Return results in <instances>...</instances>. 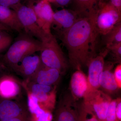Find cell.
I'll return each instance as SVG.
<instances>
[{
	"label": "cell",
	"instance_id": "15",
	"mask_svg": "<svg viewBox=\"0 0 121 121\" xmlns=\"http://www.w3.org/2000/svg\"><path fill=\"white\" fill-rule=\"evenodd\" d=\"M40 56L30 55L24 58L17 66L14 71L28 80L34 75L41 65Z\"/></svg>",
	"mask_w": 121,
	"mask_h": 121
},
{
	"label": "cell",
	"instance_id": "18",
	"mask_svg": "<svg viewBox=\"0 0 121 121\" xmlns=\"http://www.w3.org/2000/svg\"><path fill=\"white\" fill-rule=\"evenodd\" d=\"M0 22L19 33L24 31L16 13L9 7L0 5Z\"/></svg>",
	"mask_w": 121,
	"mask_h": 121
},
{
	"label": "cell",
	"instance_id": "31",
	"mask_svg": "<svg viewBox=\"0 0 121 121\" xmlns=\"http://www.w3.org/2000/svg\"><path fill=\"white\" fill-rule=\"evenodd\" d=\"M111 4L121 12V0H110Z\"/></svg>",
	"mask_w": 121,
	"mask_h": 121
},
{
	"label": "cell",
	"instance_id": "25",
	"mask_svg": "<svg viewBox=\"0 0 121 121\" xmlns=\"http://www.w3.org/2000/svg\"><path fill=\"white\" fill-rule=\"evenodd\" d=\"M116 104L117 99H112L108 108L106 121H117L115 112Z\"/></svg>",
	"mask_w": 121,
	"mask_h": 121
},
{
	"label": "cell",
	"instance_id": "22",
	"mask_svg": "<svg viewBox=\"0 0 121 121\" xmlns=\"http://www.w3.org/2000/svg\"><path fill=\"white\" fill-rule=\"evenodd\" d=\"M97 0H76L79 7L78 13L80 15H88L94 14L96 11L93 8Z\"/></svg>",
	"mask_w": 121,
	"mask_h": 121
},
{
	"label": "cell",
	"instance_id": "36",
	"mask_svg": "<svg viewBox=\"0 0 121 121\" xmlns=\"http://www.w3.org/2000/svg\"></svg>",
	"mask_w": 121,
	"mask_h": 121
},
{
	"label": "cell",
	"instance_id": "28",
	"mask_svg": "<svg viewBox=\"0 0 121 121\" xmlns=\"http://www.w3.org/2000/svg\"><path fill=\"white\" fill-rule=\"evenodd\" d=\"M117 121H121V98L117 99L116 109Z\"/></svg>",
	"mask_w": 121,
	"mask_h": 121
},
{
	"label": "cell",
	"instance_id": "27",
	"mask_svg": "<svg viewBox=\"0 0 121 121\" xmlns=\"http://www.w3.org/2000/svg\"><path fill=\"white\" fill-rule=\"evenodd\" d=\"M22 0H0V5L11 8L14 5L20 3Z\"/></svg>",
	"mask_w": 121,
	"mask_h": 121
},
{
	"label": "cell",
	"instance_id": "5",
	"mask_svg": "<svg viewBox=\"0 0 121 121\" xmlns=\"http://www.w3.org/2000/svg\"><path fill=\"white\" fill-rule=\"evenodd\" d=\"M23 86L37 100L41 108L51 112L55 108L56 87L46 86L27 81Z\"/></svg>",
	"mask_w": 121,
	"mask_h": 121
},
{
	"label": "cell",
	"instance_id": "3",
	"mask_svg": "<svg viewBox=\"0 0 121 121\" xmlns=\"http://www.w3.org/2000/svg\"><path fill=\"white\" fill-rule=\"evenodd\" d=\"M43 43V50L40 56L42 63L48 67L58 70L62 75L65 73L69 63L66 58L56 37L52 35Z\"/></svg>",
	"mask_w": 121,
	"mask_h": 121
},
{
	"label": "cell",
	"instance_id": "4",
	"mask_svg": "<svg viewBox=\"0 0 121 121\" xmlns=\"http://www.w3.org/2000/svg\"><path fill=\"white\" fill-rule=\"evenodd\" d=\"M16 12L25 32L44 43L52 34L48 35L41 29L37 23L36 16L33 9L30 5L19 3L11 8Z\"/></svg>",
	"mask_w": 121,
	"mask_h": 121
},
{
	"label": "cell",
	"instance_id": "35",
	"mask_svg": "<svg viewBox=\"0 0 121 121\" xmlns=\"http://www.w3.org/2000/svg\"><path fill=\"white\" fill-rule=\"evenodd\" d=\"M46 0L48 1L50 3V2H52L54 1V0Z\"/></svg>",
	"mask_w": 121,
	"mask_h": 121
},
{
	"label": "cell",
	"instance_id": "17",
	"mask_svg": "<svg viewBox=\"0 0 121 121\" xmlns=\"http://www.w3.org/2000/svg\"><path fill=\"white\" fill-rule=\"evenodd\" d=\"M20 84L10 76L0 77V98L11 99L17 97L20 91Z\"/></svg>",
	"mask_w": 121,
	"mask_h": 121
},
{
	"label": "cell",
	"instance_id": "11",
	"mask_svg": "<svg viewBox=\"0 0 121 121\" xmlns=\"http://www.w3.org/2000/svg\"><path fill=\"white\" fill-rule=\"evenodd\" d=\"M78 13L66 9L54 13L51 28L59 37L73 25L79 17Z\"/></svg>",
	"mask_w": 121,
	"mask_h": 121
},
{
	"label": "cell",
	"instance_id": "9",
	"mask_svg": "<svg viewBox=\"0 0 121 121\" xmlns=\"http://www.w3.org/2000/svg\"><path fill=\"white\" fill-rule=\"evenodd\" d=\"M108 53L109 51L106 48L97 55H96L89 62L87 66L88 88L87 91L99 89V79L104 69V59Z\"/></svg>",
	"mask_w": 121,
	"mask_h": 121
},
{
	"label": "cell",
	"instance_id": "1",
	"mask_svg": "<svg viewBox=\"0 0 121 121\" xmlns=\"http://www.w3.org/2000/svg\"><path fill=\"white\" fill-rule=\"evenodd\" d=\"M95 16L80 15L73 25L59 37L67 50L69 64L76 70L87 66L96 55L99 34L95 27Z\"/></svg>",
	"mask_w": 121,
	"mask_h": 121
},
{
	"label": "cell",
	"instance_id": "30",
	"mask_svg": "<svg viewBox=\"0 0 121 121\" xmlns=\"http://www.w3.org/2000/svg\"><path fill=\"white\" fill-rule=\"evenodd\" d=\"M71 0H54L52 2L55 3L59 6L63 7L68 4Z\"/></svg>",
	"mask_w": 121,
	"mask_h": 121
},
{
	"label": "cell",
	"instance_id": "21",
	"mask_svg": "<svg viewBox=\"0 0 121 121\" xmlns=\"http://www.w3.org/2000/svg\"><path fill=\"white\" fill-rule=\"evenodd\" d=\"M105 40L106 48L121 43V23L117 24L106 35Z\"/></svg>",
	"mask_w": 121,
	"mask_h": 121
},
{
	"label": "cell",
	"instance_id": "33",
	"mask_svg": "<svg viewBox=\"0 0 121 121\" xmlns=\"http://www.w3.org/2000/svg\"><path fill=\"white\" fill-rule=\"evenodd\" d=\"M40 0H27L28 2V4H33L35 2L39 1Z\"/></svg>",
	"mask_w": 121,
	"mask_h": 121
},
{
	"label": "cell",
	"instance_id": "8",
	"mask_svg": "<svg viewBox=\"0 0 121 121\" xmlns=\"http://www.w3.org/2000/svg\"><path fill=\"white\" fill-rule=\"evenodd\" d=\"M78 103L70 92L64 93L56 107L52 121H78Z\"/></svg>",
	"mask_w": 121,
	"mask_h": 121
},
{
	"label": "cell",
	"instance_id": "16",
	"mask_svg": "<svg viewBox=\"0 0 121 121\" xmlns=\"http://www.w3.org/2000/svg\"><path fill=\"white\" fill-rule=\"evenodd\" d=\"M114 63L112 62L105 63L104 69L99 79V88L109 95L115 94L119 89L112 71Z\"/></svg>",
	"mask_w": 121,
	"mask_h": 121
},
{
	"label": "cell",
	"instance_id": "7",
	"mask_svg": "<svg viewBox=\"0 0 121 121\" xmlns=\"http://www.w3.org/2000/svg\"><path fill=\"white\" fill-rule=\"evenodd\" d=\"M83 102L92 109L100 121H106L108 108L112 99L100 89L87 91Z\"/></svg>",
	"mask_w": 121,
	"mask_h": 121
},
{
	"label": "cell",
	"instance_id": "26",
	"mask_svg": "<svg viewBox=\"0 0 121 121\" xmlns=\"http://www.w3.org/2000/svg\"><path fill=\"white\" fill-rule=\"evenodd\" d=\"M115 80L118 87L119 89L121 88V64H119L115 68L113 73Z\"/></svg>",
	"mask_w": 121,
	"mask_h": 121
},
{
	"label": "cell",
	"instance_id": "19",
	"mask_svg": "<svg viewBox=\"0 0 121 121\" xmlns=\"http://www.w3.org/2000/svg\"><path fill=\"white\" fill-rule=\"evenodd\" d=\"M26 91L28 95V108L32 115L33 121H52L53 115L52 113L41 108L37 99L28 91Z\"/></svg>",
	"mask_w": 121,
	"mask_h": 121
},
{
	"label": "cell",
	"instance_id": "13",
	"mask_svg": "<svg viewBox=\"0 0 121 121\" xmlns=\"http://www.w3.org/2000/svg\"><path fill=\"white\" fill-rule=\"evenodd\" d=\"M61 75L57 69L47 66L42 62L34 75L30 79L26 80L42 85L54 86L59 81Z\"/></svg>",
	"mask_w": 121,
	"mask_h": 121
},
{
	"label": "cell",
	"instance_id": "34",
	"mask_svg": "<svg viewBox=\"0 0 121 121\" xmlns=\"http://www.w3.org/2000/svg\"><path fill=\"white\" fill-rule=\"evenodd\" d=\"M4 66V65L2 63V62H1L0 63V72H1V67H2V66Z\"/></svg>",
	"mask_w": 121,
	"mask_h": 121
},
{
	"label": "cell",
	"instance_id": "29",
	"mask_svg": "<svg viewBox=\"0 0 121 121\" xmlns=\"http://www.w3.org/2000/svg\"><path fill=\"white\" fill-rule=\"evenodd\" d=\"M9 121H32L30 115H25L15 118Z\"/></svg>",
	"mask_w": 121,
	"mask_h": 121
},
{
	"label": "cell",
	"instance_id": "32",
	"mask_svg": "<svg viewBox=\"0 0 121 121\" xmlns=\"http://www.w3.org/2000/svg\"><path fill=\"white\" fill-rule=\"evenodd\" d=\"M0 30L6 31L8 32L9 31H12V30L10 29L9 28L0 22Z\"/></svg>",
	"mask_w": 121,
	"mask_h": 121
},
{
	"label": "cell",
	"instance_id": "12",
	"mask_svg": "<svg viewBox=\"0 0 121 121\" xmlns=\"http://www.w3.org/2000/svg\"><path fill=\"white\" fill-rule=\"evenodd\" d=\"M29 115L28 108L23 104L11 99L0 98V121H9Z\"/></svg>",
	"mask_w": 121,
	"mask_h": 121
},
{
	"label": "cell",
	"instance_id": "2",
	"mask_svg": "<svg viewBox=\"0 0 121 121\" xmlns=\"http://www.w3.org/2000/svg\"><path fill=\"white\" fill-rule=\"evenodd\" d=\"M19 33L1 60L5 66L13 71L24 58L41 52L43 47V42L25 32Z\"/></svg>",
	"mask_w": 121,
	"mask_h": 121
},
{
	"label": "cell",
	"instance_id": "14",
	"mask_svg": "<svg viewBox=\"0 0 121 121\" xmlns=\"http://www.w3.org/2000/svg\"><path fill=\"white\" fill-rule=\"evenodd\" d=\"M87 88V77L82 70H76L72 75L70 82V92L76 101L83 99Z\"/></svg>",
	"mask_w": 121,
	"mask_h": 121
},
{
	"label": "cell",
	"instance_id": "6",
	"mask_svg": "<svg viewBox=\"0 0 121 121\" xmlns=\"http://www.w3.org/2000/svg\"><path fill=\"white\" fill-rule=\"evenodd\" d=\"M121 20V12L111 4H106L95 13V27L99 34L105 36Z\"/></svg>",
	"mask_w": 121,
	"mask_h": 121
},
{
	"label": "cell",
	"instance_id": "23",
	"mask_svg": "<svg viewBox=\"0 0 121 121\" xmlns=\"http://www.w3.org/2000/svg\"><path fill=\"white\" fill-rule=\"evenodd\" d=\"M7 32L0 30V54L9 48L13 41V37Z\"/></svg>",
	"mask_w": 121,
	"mask_h": 121
},
{
	"label": "cell",
	"instance_id": "20",
	"mask_svg": "<svg viewBox=\"0 0 121 121\" xmlns=\"http://www.w3.org/2000/svg\"><path fill=\"white\" fill-rule=\"evenodd\" d=\"M78 121H100L89 106L83 102L78 103Z\"/></svg>",
	"mask_w": 121,
	"mask_h": 121
},
{
	"label": "cell",
	"instance_id": "10",
	"mask_svg": "<svg viewBox=\"0 0 121 121\" xmlns=\"http://www.w3.org/2000/svg\"><path fill=\"white\" fill-rule=\"evenodd\" d=\"M28 5L33 9L37 23L41 29L48 35L52 34L51 29L54 12L50 2L46 0H40L33 4Z\"/></svg>",
	"mask_w": 121,
	"mask_h": 121
},
{
	"label": "cell",
	"instance_id": "24",
	"mask_svg": "<svg viewBox=\"0 0 121 121\" xmlns=\"http://www.w3.org/2000/svg\"><path fill=\"white\" fill-rule=\"evenodd\" d=\"M109 52L112 54L115 61L117 63H121V43L110 46L107 48Z\"/></svg>",
	"mask_w": 121,
	"mask_h": 121
}]
</instances>
